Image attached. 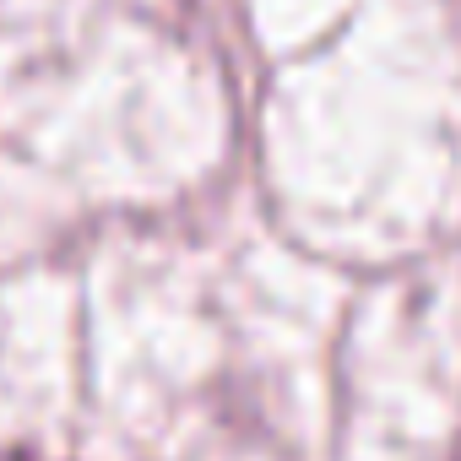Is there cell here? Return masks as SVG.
I'll return each mask as SVG.
<instances>
[{"label": "cell", "instance_id": "obj_1", "mask_svg": "<svg viewBox=\"0 0 461 461\" xmlns=\"http://www.w3.org/2000/svg\"><path fill=\"white\" fill-rule=\"evenodd\" d=\"M0 461H50V456H39V450H0Z\"/></svg>", "mask_w": 461, "mask_h": 461}, {"label": "cell", "instance_id": "obj_2", "mask_svg": "<svg viewBox=\"0 0 461 461\" xmlns=\"http://www.w3.org/2000/svg\"><path fill=\"white\" fill-rule=\"evenodd\" d=\"M456 461H461V445H456Z\"/></svg>", "mask_w": 461, "mask_h": 461}]
</instances>
